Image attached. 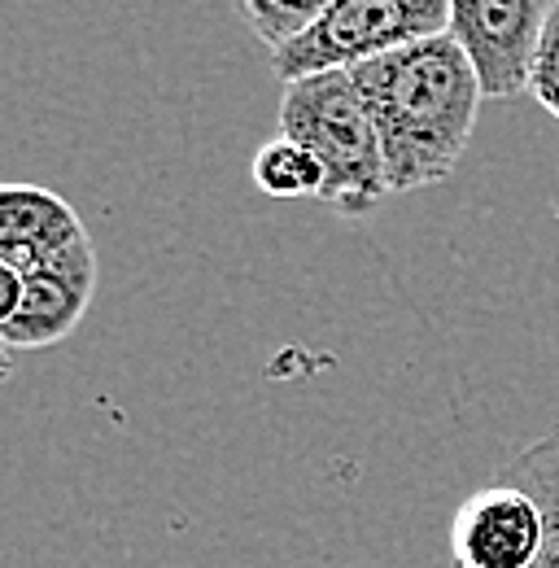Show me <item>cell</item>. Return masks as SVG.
<instances>
[{
	"label": "cell",
	"mask_w": 559,
	"mask_h": 568,
	"mask_svg": "<svg viewBox=\"0 0 559 568\" xmlns=\"http://www.w3.org/2000/svg\"><path fill=\"white\" fill-rule=\"evenodd\" d=\"M551 0H455L450 36L472 62L486 101L529 92Z\"/></svg>",
	"instance_id": "cell-4"
},
{
	"label": "cell",
	"mask_w": 559,
	"mask_h": 568,
	"mask_svg": "<svg viewBox=\"0 0 559 568\" xmlns=\"http://www.w3.org/2000/svg\"><path fill=\"white\" fill-rule=\"evenodd\" d=\"M18 276H22V293L13 315L0 320V342L9 351H49L83 324L96 297V281H101L96 245L83 241L67 254L49 258L44 267L18 272Z\"/></svg>",
	"instance_id": "cell-5"
},
{
	"label": "cell",
	"mask_w": 559,
	"mask_h": 568,
	"mask_svg": "<svg viewBox=\"0 0 559 568\" xmlns=\"http://www.w3.org/2000/svg\"><path fill=\"white\" fill-rule=\"evenodd\" d=\"M92 241L79 211L67 197L40 184H4L0 189V267L35 272L49 258Z\"/></svg>",
	"instance_id": "cell-7"
},
{
	"label": "cell",
	"mask_w": 559,
	"mask_h": 568,
	"mask_svg": "<svg viewBox=\"0 0 559 568\" xmlns=\"http://www.w3.org/2000/svg\"><path fill=\"white\" fill-rule=\"evenodd\" d=\"M542 534V507L525 490L494 481L459 503L450 520V568H533Z\"/></svg>",
	"instance_id": "cell-6"
},
{
	"label": "cell",
	"mask_w": 559,
	"mask_h": 568,
	"mask_svg": "<svg viewBox=\"0 0 559 568\" xmlns=\"http://www.w3.org/2000/svg\"><path fill=\"white\" fill-rule=\"evenodd\" d=\"M254 184L280 197V202H297V197H324V166L319 158L306 149V144L288 141V136H272L254 153V166H250Z\"/></svg>",
	"instance_id": "cell-9"
},
{
	"label": "cell",
	"mask_w": 559,
	"mask_h": 568,
	"mask_svg": "<svg viewBox=\"0 0 559 568\" xmlns=\"http://www.w3.org/2000/svg\"><path fill=\"white\" fill-rule=\"evenodd\" d=\"M324 4L328 0H293V4H284V0H241L236 4V13L245 18V27L272 49H288L302 31H311V22L324 13Z\"/></svg>",
	"instance_id": "cell-10"
},
{
	"label": "cell",
	"mask_w": 559,
	"mask_h": 568,
	"mask_svg": "<svg viewBox=\"0 0 559 568\" xmlns=\"http://www.w3.org/2000/svg\"><path fill=\"white\" fill-rule=\"evenodd\" d=\"M498 481L525 490L542 507L547 534H542V556L533 568H559V425L551 433H542L538 442H529L502 473Z\"/></svg>",
	"instance_id": "cell-8"
},
{
	"label": "cell",
	"mask_w": 559,
	"mask_h": 568,
	"mask_svg": "<svg viewBox=\"0 0 559 568\" xmlns=\"http://www.w3.org/2000/svg\"><path fill=\"white\" fill-rule=\"evenodd\" d=\"M450 31V0H328L324 13L288 49L272 53L280 83L358 71L394 49Z\"/></svg>",
	"instance_id": "cell-3"
},
{
	"label": "cell",
	"mask_w": 559,
	"mask_h": 568,
	"mask_svg": "<svg viewBox=\"0 0 559 568\" xmlns=\"http://www.w3.org/2000/svg\"><path fill=\"white\" fill-rule=\"evenodd\" d=\"M280 136L306 144L319 158L324 166L319 202L337 214L363 219L385 197H394L376 123L349 71L288 83L280 97Z\"/></svg>",
	"instance_id": "cell-2"
},
{
	"label": "cell",
	"mask_w": 559,
	"mask_h": 568,
	"mask_svg": "<svg viewBox=\"0 0 559 568\" xmlns=\"http://www.w3.org/2000/svg\"><path fill=\"white\" fill-rule=\"evenodd\" d=\"M354 74L363 105L376 123L389 189L416 193L455 175L468 153L481 83L450 31L394 49L376 62H363Z\"/></svg>",
	"instance_id": "cell-1"
},
{
	"label": "cell",
	"mask_w": 559,
	"mask_h": 568,
	"mask_svg": "<svg viewBox=\"0 0 559 568\" xmlns=\"http://www.w3.org/2000/svg\"><path fill=\"white\" fill-rule=\"evenodd\" d=\"M533 101L559 119V0L551 4V18H547V31H542V49H538V62H533V83H529Z\"/></svg>",
	"instance_id": "cell-11"
}]
</instances>
